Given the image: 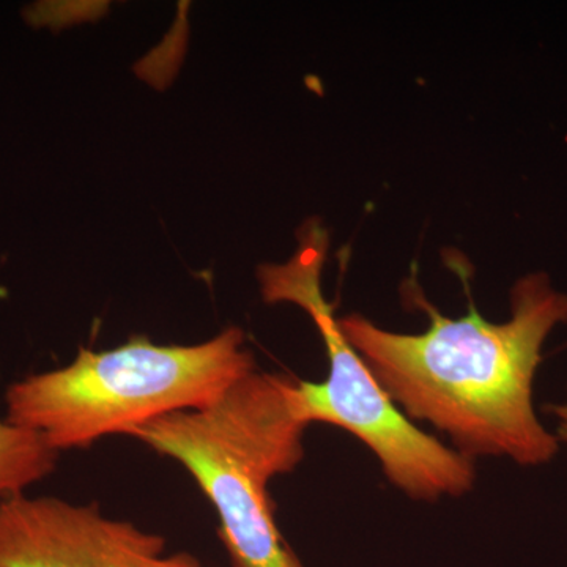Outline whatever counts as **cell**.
Wrapping results in <instances>:
<instances>
[{
  "label": "cell",
  "instance_id": "6da1fadb",
  "mask_svg": "<svg viewBox=\"0 0 567 567\" xmlns=\"http://www.w3.org/2000/svg\"><path fill=\"white\" fill-rule=\"evenodd\" d=\"M412 300L431 317L424 333H394L360 315L338 320L394 405L410 421L434 425L472 461H554L561 443L537 416L535 379L548 336L567 323V293L544 271L522 276L503 323L488 322L473 306L450 319L415 289Z\"/></svg>",
  "mask_w": 567,
  "mask_h": 567
},
{
  "label": "cell",
  "instance_id": "7a4b0ae2",
  "mask_svg": "<svg viewBox=\"0 0 567 567\" xmlns=\"http://www.w3.org/2000/svg\"><path fill=\"white\" fill-rule=\"evenodd\" d=\"M297 380L256 369L212 405L137 425L130 436L181 462L219 517L233 567H305L275 520L268 484L305 457Z\"/></svg>",
  "mask_w": 567,
  "mask_h": 567
},
{
  "label": "cell",
  "instance_id": "3957f363",
  "mask_svg": "<svg viewBox=\"0 0 567 567\" xmlns=\"http://www.w3.org/2000/svg\"><path fill=\"white\" fill-rule=\"evenodd\" d=\"M254 369L237 327L189 347L133 338L104 352L81 349L66 368L13 383L6 420L37 432L58 453L81 450L156 417L205 409Z\"/></svg>",
  "mask_w": 567,
  "mask_h": 567
},
{
  "label": "cell",
  "instance_id": "277c9868",
  "mask_svg": "<svg viewBox=\"0 0 567 567\" xmlns=\"http://www.w3.org/2000/svg\"><path fill=\"white\" fill-rule=\"evenodd\" d=\"M297 252L286 264L259 268L267 303H292L311 317L328 357L323 382H295L293 404L303 423L330 424L357 436L382 465L391 484L416 502L462 496L476 480L473 461L425 434L394 405L363 358L339 328L322 292L330 235L319 221L298 234Z\"/></svg>",
  "mask_w": 567,
  "mask_h": 567
},
{
  "label": "cell",
  "instance_id": "5b68a950",
  "mask_svg": "<svg viewBox=\"0 0 567 567\" xmlns=\"http://www.w3.org/2000/svg\"><path fill=\"white\" fill-rule=\"evenodd\" d=\"M166 539L96 506L21 495L0 505V567H148Z\"/></svg>",
  "mask_w": 567,
  "mask_h": 567
},
{
  "label": "cell",
  "instance_id": "8992f818",
  "mask_svg": "<svg viewBox=\"0 0 567 567\" xmlns=\"http://www.w3.org/2000/svg\"><path fill=\"white\" fill-rule=\"evenodd\" d=\"M58 457V451L37 432L0 420V505L51 475Z\"/></svg>",
  "mask_w": 567,
  "mask_h": 567
},
{
  "label": "cell",
  "instance_id": "52a82bcc",
  "mask_svg": "<svg viewBox=\"0 0 567 567\" xmlns=\"http://www.w3.org/2000/svg\"><path fill=\"white\" fill-rule=\"evenodd\" d=\"M148 567H205L203 563L199 561L196 557H193L192 554H186V551H181V554L174 555H162V557L156 558L155 561L151 563Z\"/></svg>",
  "mask_w": 567,
  "mask_h": 567
},
{
  "label": "cell",
  "instance_id": "ba28073f",
  "mask_svg": "<svg viewBox=\"0 0 567 567\" xmlns=\"http://www.w3.org/2000/svg\"><path fill=\"white\" fill-rule=\"evenodd\" d=\"M550 413L557 420V432H555V435H557L559 443H566L567 445V399L551 406Z\"/></svg>",
  "mask_w": 567,
  "mask_h": 567
}]
</instances>
